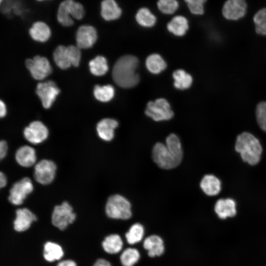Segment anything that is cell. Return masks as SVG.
Here are the masks:
<instances>
[{
    "label": "cell",
    "instance_id": "6da1fadb",
    "mask_svg": "<svg viewBox=\"0 0 266 266\" xmlns=\"http://www.w3.org/2000/svg\"><path fill=\"white\" fill-rule=\"evenodd\" d=\"M139 61L132 55H125L115 63L112 70V78L115 83L124 88L135 86L139 82V76L136 72Z\"/></svg>",
    "mask_w": 266,
    "mask_h": 266
},
{
    "label": "cell",
    "instance_id": "7a4b0ae2",
    "mask_svg": "<svg viewBox=\"0 0 266 266\" xmlns=\"http://www.w3.org/2000/svg\"><path fill=\"white\" fill-rule=\"evenodd\" d=\"M235 149L242 160L249 165L257 164L261 159L262 147L259 140L252 133L245 132L236 137Z\"/></svg>",
    "mask_w": 266,
    "mask_h": 266
},
{
    "label": "cell",
    "instance_id": "3957f363",
    "mask_svg": "<svg viewBox=\"0 0 266 266\" xmlns=\"http://www.w3.org/2000/svg\"><path fill=\"white\" fill-rule=\"evenodd\" d=\"M85 14L83 6L74 0H64L59 5L57 11V20L64 27L73 24V20H81Z\"/></svg>",
    "mask_w": 266,
    "mask_h": 266
},
{
    "label": "cell",
    "instance_id": "277c9868",
    "mask_svg": "<svg viewBox=\"0 0 266 266\" xmlns=\"http://www.w3.org/2000/svg\"><path fill=\"white\" fill-rule=\"evenodd\" d=\"M105 212L109 218L127 220L132 215L131 204L124 197L118 194L113 195L107 200Z\"/></svg>",
    "mask_w": 266,
    "mask_h": 266
},
{
    "label": "cell",
    "instance_id": "5b68a950",
    "mask_svg": "<svg viewBox=\"0 0 266 266\" xmlns=\"http://www.w3.org/2000/svg\"><path fill=\"white\" fill-rule=\"evenodd\" d=\"M53 58L56 64L63 69L71 66H78L81 59L80 49L74 45H60L54 50Z\"/></svg>",
    "mask_w": 266,
    "mask_h": 266
},
{
    "label": "cell",
    "instance_id": "8992f818",
    "mask_svg": "<svg viewBox=\"0 0 266 266\" xmlns=\"http://www.w3.org/2000/svg\"><path fill=\"white\" fill-rule=\"evenodd\" d=\"M153 160L160 168L170 169L176 167L182 161L168 149L165 144L157 142L152 151Z\"/></svg>",
    "mask_w": 266,
    "mask_h": 266
},
{
    "label": "cell",
    "instance_id": "52a82bcc",
    "mask_svg": "<svg viewBox=\"0 0 266 266\" xmlns=\"http://www.w3.org/2000/svg\"><path fill=\"white\" fill-rule=\"evenodd\" d=\"M145 113L155 121L168 120L171 119L174 115L169 102L163 98L148 102Z\"/></svg>",
    "mask_w": 266,
    "mask_h": 266
},
{
    "label": "cell",
    "instance_id": "ba28073f",
    "mask_svg": "<svg viewBox=\"0 0 266 266\" xmlns=\"http://www.w3.org/2000/svg\"><path fill=\"white\" fill-rule=\"evenodd\" d=\"M76 215L72 206L64 201L61 205H56L52 212L51 220L53 225L60 230H64L69 224L72 223Z\"/></svg>",
    "mask_w": 266,
    "mask_h": 266
},
{
    "label": "cell",
    "instance_id": "9c48e42d",
    "mask_svg": "<svg viewBox=\"0 0 266 266\" xmlns=\"http://www.w3.org/2000/svg\"><path fill=\"white\" fill-rule=\"evenodd\" d=\"M25 66L32 76L37 80L45 78L51 74L52 71L48 59L39 55L26 59Z\"/></svg>",
    "mask_w": 266,
    "mask_h": 266
},
{
    "label": "cell",
    "instance_id": "30bf717a",
    "mask_svg": "<svg viewBox=\"0 0 266 266\" xmlns=\"http://www.w3.org/2000/svg\"><path fill=\"white\" fill-rule=\"evenodd\" d=\"M33 190V186L31 179L27 177H24L12 186L9 190L8 200L13 205H21Z\"/></svg>",
    "mask_w": 266,
    "mask_h": 266
},
{
    "label": "cell",
    "instance_id": "8fae6325",
    "mask_svg": "<svg viewBox=\"0 0 266 266\" xmlns=\"http://www.w3.org/2000/svg\"><path fill=\"white\" fill-rule=\"evenodd\" d=\"M57 166L54 162L42 160L35 165L33 176L36 182L42 185L51 183L56 175Z\"/></svg>",
    "mask_w": 266,
    "mask_h": 266
},
{
    "label": "cell",
    "instance_id": "7c38bea8",
    "mask_svg": "<svg viewBox=\"0 0 266 266\" xmlns=\"http://www.w3.org/2000/svg\"><path fill=\"white\" fill-rule=\"evenodd\" d=\"M35 92L40 99L43 106L45 108H49L60 93V90L54 82L49 80L38 83Z\"/></svg>",
    "mask_w": 266,
    "mask_h": 266
},
{
    "label": "cell",
    "instance_id": "4fadbf2b",
    "mask_svg": "<svg viewBox=\"0 0 266 266\" xmlns=\"http://www.w3.org/2000/svg\"><path fill=\"white\" fill-rule=\"evenodd\" d=\"M23 135L28 141L33 144H37L47 138L48 130L41 122L34 121L24 128Z\"/></svg>",
    "mask_w": 266,
    "mask_h": 266
},
{
    "label": "cell",
    "instance_id": "5bb4252c",
    "mask_svg": "<svg viewBox=\"0 0 266 266\" xmlns=\"http://www.w3.org/2000/svg\"><path fill=\"white\" fill-rule=\"evenodd\" d=\"M247 8L245 0H227L223 6L222 14L226 19L237 20L245 15Z\"/></svg>",
    "mask_w": 266,
    "mask_h": 266
},
{
    "label": "cell",
    "instance_id": "9a60e30c",
    "mask_svg": "<svg viewBox=\"0 0 266 266\" xmlns=\"http://www.w3.org/2000/svg\"><path fill=\"white\" fill-rule=\"evenodd\" d=\"M97 38V31L93 26H81L76 33V46L80 49L91 48L96 43Z\"/></svg>",
    "mask_w": 266,
    "mask_h": 266
},
{
    "label": "cell",
    "instance_id": "2e32d148",
    "mask_svg": "<svg viewBox=\"0 0 266 266\" xmlns=\"http://www.w3.org/2000/svg\"><path fill=\"white\" fill-rule=\"evenodd\" d=\"M13 222L14 230L23 232L28 230L33 222L36 221V216L28 208H22L16 210Z\"/></svg>",
    "mask_w": 266,
    "mask_h": 266
},
{
    "label": "cell",
    "instance_id": "e0dca14e",
    "mask_svg": "<svg viewBox=\"0 0 266 266\" xmlns=\"http://www.w3.org/2000/svg\"><path fill=\"white\" fill-rule=\"evenodd\" d=\"M29 37L33 41L45 42L51 35V31L49 26L41 21H36L32 23L28 29Z\"/></svg>",
    "mask_w": 266,
    "mask_h": 266
},
{
    "label": "cell",
    "instance_id": "ac0fdd59",
    "mask_svg": "<svg viewBox=\"0 0 266 266\" xmlns=\"http://www.w3.org/2000/svg\"><path fill=\"white\" fill-rule=\"evenodd\" d=\"M15 158L17 163L24 167H29L35 164L36 156L35 149L29 145L20 147L16 151Z\"/></svg>",
    "mask_w": 266,
    "mask_h": 266
},
{
    "label": "cell",
    "instance_id": "d6986e66",
    "mask_svg": "<svg viewBox=\"0 0 266 266\" xmlns=\"http://www.w3.org/2000/svg\"><path fill=\"white\" fill-rule=\"evenodd\" d=\"M143 248L147 251L150 257L162 256L165 252L163 239L159 235L153 234L147 237L143 241Z\"/></svg>",
    "mask_w": 266,
    "mask_h": 266
},
{
    "label": "cell",
    "instance_id": "ffe728a7",
    "mask_svg": "<svg viewBox=\"0 0 266 266\" xmlns=\"http://www.w3.org/2000/svg\"><path fill=\"white\" fill-rule=\"evenodd\" d=\"M122 14V10L115 0H103L100 4V15L106 21L118 19Z\"/></svg>",
    "mask_w": 266,
    "mask_h": 266
},
{
    "label": "cell",
    "instance_id": "44dd1931",
    "mask_svg": "<svg viewBox=\"0 0 266 266\" xmlns=\"http://www.w3.org/2000/svg\"><path fill=\"white\" fill-rule=\"evenodd\" d=\"M214 211L221 219L233 217L236 213L235 201L231 199H219L215 203Z\"/></svg>",
    "mask_w": 266,
    "mask_h": 266
},
{
    "label": "cell",
    "instance_id": "7402d4cb",
    "mask_svg": "<svg viewBox=\"0 0 266 266\" xmlns=\"http://www.w3.org/2000/svg\"><path fill=\"white\" fill-rule=\"evenodd\" d=\"M118 126V122L114 119L105 118L101 120L97 126L99 137L105 141L111 140L114 136V130Z\"/></svg>",
    "mask_w": 266,
    "mask_h": 266
},
{
    "label": "cell",
    "instance_id": "603a6c76",
    "mask_svg": "<svg viewBox=\"0 0 266 266\" xmlns=\"http://www.w3.org/2000/svg\"><path fill=\"white\" fill-rule=\"evenodd\" d=\"M200 187L206 195L216 196L219 193L221 189L220 180L212 174H206L201 179Z\"/></svg>",
    "mask_w": 266,
    "mask_h": 266
},
{
    "label": "cell",
    "instance_id": "cb8c5ba5",
    "mask_svg": "<svg viewBox=\"0 0 266 266\" xmlns=\"http://www.w3.org/2000/svg\"><path fill=\"white\" fill-rule=\"evenodd\" d=\"M188 28V20L182 16H176L173 17L167 25L168 31L174 35L179 36L184 35Z\"/></svg>",
    "mask_w": 266,
    "mask_h": 266
},
{
    "label": "cell",
    "instance_id": "d4e9b609",
    "mask_svg": "<svg viewBox=\"0 0 266 266\" xmlns=\"http://www.w3.org/2000/svg\"><path fill=\"white\" fill-rule=\"evenodd\" d=\"M123 242L121 236L117 234L107 236L102 242L103 250L107 253L115 254L122 249Z\"/></svg>",
    "mask_w": 266,
    "mask_h": 266
},
{
    "label": "cell",
    "instance_id": "484cf974",
    "mask_svg": "<svg viewBox=\"0 0 266 266\" xmlns=\"http://www.w3.org/2000/svg\"><path fill=\"white\" fill-rule=\"evenodd\" d=\"M64 255L62 247L57 243L48 241L44 245L43 257L49 262H53L60 260Z\"/></svg>",
    "mask_w": 266,
    "mask_h": 266
},
{
    "label": "cell",
    "instance_id": "4316f807",
    "mask_svg": "<svg viewBox=\"0 0 266 266\" xmlns=\"http://www.w3.org/2000/svg\"><path fill=\"white\" fill-rule=\"evenodd\" d=\"M147 69L152 73L158 74L166 67V64L161 55L157 54L150 55L145 61Z\"/></svg>",
    "mask_w": 266,
    "mask_h": 266
},
{
    "label": "cell",
    "instance_id": "83f0119b",
    "mask_svg": "<svg viewBox=\"0 0 266 266\" xmlns=\"http://www.w3.org/2000/svg\"><path fill=\"white\" fill-rule=\"evenodd\" d=\"M172 76L174 80V86L178 89H188L192 84V76L183 69H179L175 70L173 72Z\"/></svg>",
    "mask_w": 266,
    "mask_h": 266
},
{
    "label": "cell",
    "instance_id": "f1b7e54d",
    "mask_svg": "<svg viewBox=\"0 0 266 266\" xmlns=\"http://www.w3.org/2000/svg\"><path fill=\"white\" fill-rule=\"evenodd\" d=\"M91 72L96 76L104 75L108 69L107 62L105 57L97 56L89 62Z\"/></svg>",
    "mask_w": 266,
    "mask_h": 266
},
{
    "label": "cell",
    "instance_id": "f546056e",
    "mask_svg": "<svg viewBox=\"0 0 266 266\" xmlns=\"http://www.w3.org/2000/svg\"><path fill=\"white\" fill-rule=\"evenodd\" d=\"M144 235V228L140 223H135L131 226L125 234L127 242L131 245L141 241Z\"/></svg>",
    "mask_w": 266,
    "mask_h": 266
},
{
    "label": "cell",
    "instance_id": "4dcf8cb0",
    "mask_svg": "<svg viewBox=\"0 0 266 266\" xmlns=\"http://www.w3.org/2000/svg\"><path fill=\"white\" fill-rule=\"evenodd\" d=\"M136 21L137 23L143 27H152L156 23L155 16L147 8H140L135 15Z\"/></svg>",
    "mask_w": 266,
    "mask_h": 266
},
{
    "label": "cell",
    "instance_id": "1f68e13d",
    "mask_svg": "<svg viewBox=\"0 0 266 266\" xmlns=\"http://www.w3.org/2000/svg\"><path fill=\"white\" fill-rule=\"evenodd\" d=\"M140 254L134 248H127L122 253L120 261L123 266H133L139 260Z\"/></svg>",
    "mask_w": 266,
    "mask_h": 266
},
{
    "label": "cell",
    "instance_id": "d6a6232c",
    "mask_svg": "<svg viewBox=\"0 0 266 266\" xmlns=\"http://www.w3.org/2000/svg\"><path fill=\"white\" fill-rule=\"evenodd\" d=\"M114 93V89L110 85H96L94 90V95L96 99L102 102L110 100L113 98Z\"/></svg>",
    "mask_w": 266,
    "mask_h": 266
},
{
    "label": "cell",
    "instance_id": "836d02e7",
    "mask_svg": "<svg viewBox=\"0 0 266 266\" xmlns=\"http://www.w3.org/2000/svg\"><path fill=\"white\" fill-rule=\"evenodd\" d=\"M166 145L176 157L183 159V150L179 137L175 134H170L166 139Z\"/></svg>",
    "mask_w": 266,
    "mask_h": 266
},
{
    "label": "cell",
    "instance_id": "e575fe53",
    "mask_svg": "<svg viewBox=\"0 0 266 266\" xmlns=\"http://www.w3.org/2000/svg\"><path fill=\"white\" fill-rule=\"evenodd\" d=\"M157 6L162 13L171 14L178 9L179 3L176 0H158Z\"/></svg>",
    "mask_w": 266,
    "mask_h": 266
},
{
    "label": "cell",
    "instance_id": "d590c367",
    "mask_svg": "<svg viewBox=\"0 0 266 266\" xmlns=\"http://www.w3.org/2000/svg\"><path fill=\"white\" fill-rule=\"evenodd\" d=\"M256 116L259 127L266 132V101H261L257 104Z\"/></svg>",
    "mask_w": 266,
    "mask_h": 266
},
{
    "label": "cell",
    "instance_id": "8d00e7d4",
    "mask_svg": "<svg viewBox=\"0 0 266 266\" xmlns=\"http://www.w3.org/2000/svg\"><path fill=\"white\" fill-rule=\"evenodd\" d=\"M191 12L201 15L204 12L203 4L206 0H185Z\"/></svg>",
    "mask_w": 266,
    "mask_h": 266
},
{
    "label": "cell",
    "instance_id": "74e56055",
    "mask_svg": "<svg viewBox=\"0 0 266 266\" xmlns=\"http://www.w3.org/2000/svg\"><path fill=\"white\" fill-rule=\"evenodd\" d=\"M253 20L256 26L266 23V8H262L256 13Z\"/></svg>",
    "mask_w": 266,
    "mask_h": 266
},
{
    "label": "cell",
    "instance_id": "f35d334b",
    "mask_svg": "<svg viewBox=\"0 0 266 266\" xmlns=\"http://www.w3.org/2000/svg\"><path fill=\"white\" fill-rule=\"evenodd\" d=\"M8 150L7 142L4 140H0V161L6 156Z\"/></svg>",
    "mask_w": 266,
    "mask_h": 266
},
{
    "label": "cell",
    "instance_id": "ab89813d",
    "mask_svg": "<svg viewBox=\"0 0 266 266\" xmlns=\"http://www.w3.org/2000/svg\"><path fill=\"white\" fill-rule=\"evenodd\" d=\"M7 113V107L5 102L0 99V119L4 118Z\"/></svg>",
    "mask_w": 266,
    "mask_h": 266
},
{
    "label": "cell",
    "instance_id": "60d3db41",
    "mask_svg": "<svg viewBox=\"0 0 266 266\" xmlns=\"http://www.w3.org/2000/svg\"><path fill=\"white\" fill-rule=\"evenodd\" d=\"M255 31L256 33L260 35H266V23L256 26Z\"/></svg>",
    "mask_w": 266,
    "mask_h": 266
},
{
    "label": "cell",
    "instance_id": "b9f144b4",
    "mask_svg": "<svg viewBox=\"0 0 266 266\" xmlns=\"http://www.w3.org/2000/svg\"><path fill=\"white\" fill-rule=\"evenodd\" d=\"M93 266H112V265L107 260L99 259L96 261Z\"/></svg>",
    "mask_w": 266,
    "mask_h": 266
},
{
    "label": "cell",
    "instance_id": "7bdbcfd3",
    "mask_svg": "<svg viewBox=\"0 0 266 266\" xmlns=\"http://www.w3.org/2000/svg\"><path fill=\"white\" fill-rule=\"evenodd\" d=\"M57 266H77L76 263L71 260H66L60 262Z\"/></svg>",
    "mask_w": 266,
    "mask_h": 266
},
{
    "label": "cell",
    "instance_id": "ee69618b",
    "mask_svg": "<svg viewBox=\"0 0 266 266\" xmlns=\"http://www.w3.org/2000/svg\"><path fill=\"white\" fill-rule=\"evenodd\" d=\"M7 180L6 175L0 171V189L4 187L7 184Z\"/></svg>",
    "mask_w": 266,
    "mask_h": 266
},
{
    "label": "cell",
    "instance_id": "f6af8a7d",
    "mask_svg": "<svg viewBox=\"0 0 266 266\" xmlns=\"http://www.w3.org/2000/svg\"><path fill=\"white\" fill-rule=\"evenodd\" d=\"M3 0H0V7L1 5V4H2V3L3 2Z\"/></svg>",
    "mask_w": 266,
    "mask_h": 266
},
{
    "label": "cell",
    "instance_id": "bcb514c9",
    "mask_svg": "<svg viewBox=\"0 0 266 266\" xmlns=\"http://www.w3.org/2000/svg\"><path fill=\"white\" fill-rule=\"evenodd\" d=\"M35 0L37 1L41 2V1H45L47 0Z\"/></svg>",
    "mask_w": 266,
    "mask_h": 266
}]
</instances>
